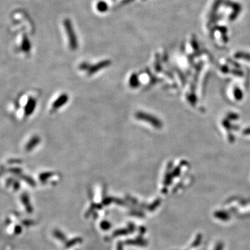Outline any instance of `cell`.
<instances>
[{
	"instance_id": "3957f363",
	"label": "cell",
	"mask_w": 250,
	"mask_h": 250,
	"mask_svg": "<svg viewBox=\"0 0 250 250\" xmlns=\"http://www.w3.org/2000/svg\"><path fill=\"white\" fill-rule=\"evenodd\" d=\"M201 239H202V236H201V234L197 235L195 240L194 242L192 244L191 248H193V247H196L198 246V245L200 244V242L201 241Z\"/></svg>"
},
{
	"instance_id": "5b68a950",
	"label": "cell",
	"mask_w": 250,
	"mask_h": 250,
	"mask_svg": "<svg viewBox=\"0 0 250 250\" xmlns=\"http://www.w3.org/2000/svg\"><path fill=\"white\" fill-rule=\"evenodd\" d=\"M21 231H22V229H21V227H20V226H15V234H18V233H20V232H21Z\"/></svg>"
},
{
	"instance_id": "7a4b0ae2",
	"label": "cell",
	"mask_w": 250,
	"mask_h": 250,
	"mask_svg": "<svg viewBox=\"0 0 250 250\" xmlns=\"http://www.w3.org/2000/svg\"><path fill=\"white\" fill-rule=\"evenodd\" d=\"M22 202L24 203V204L25 205V207H26L27 210H28L29 212L31 211V207H30V205H29V199H27V195H23L22 196Z\"/></svg>"
},
{
	"instance_id": "6da1fadb",
	"label": "cell",
	"mask_w": 250,
	"mask_h": 250,
	"mask_svg": "<svg viewBox=\"0 0 250 250\" xmlns=\"http://www.w3.org/2000/svg\"><path fill=\"white\" fill-rule=\"evenodd\" d=\"M214 216L216 218L220 220H223V221H226V220L230 219V215H229V213L226 211H224V210H217V211H215L214 213Z\"/></svg>"
},
{
	"instance_id": "277c9868",
	"label": "cell",
	"mask_w": 250,
	"mask_h": 250,
	"mask_svg": "<svg viewBox=\"0 0 250 250\" xmlns=\"http://www.w3.org/2000/svg\"><path fill=\"white\" fill-rule=\"evenodd\" d=\"M223 247H224L223 244H222V242H219L218 244L216 245V247H215L214 250H222L223 249Z\"/></svg>"
}]
</instances>
